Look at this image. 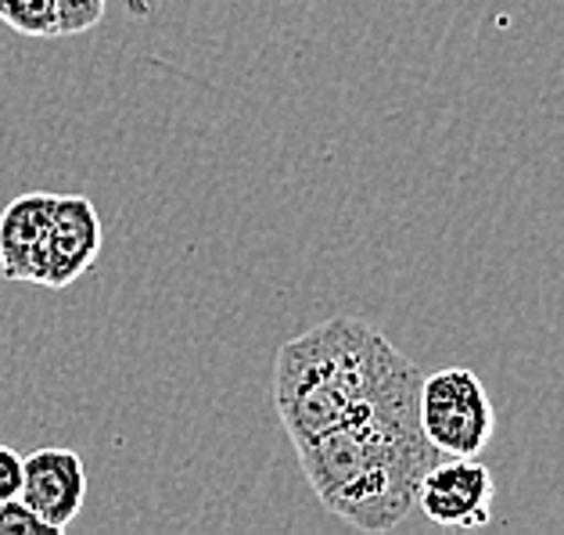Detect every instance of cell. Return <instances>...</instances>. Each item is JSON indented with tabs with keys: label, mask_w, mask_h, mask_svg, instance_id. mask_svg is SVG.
Returning <instances> with one entry per match:
<instances>
[{
	"label": "cell",
	"mask_w": 564,
	"mask_h": 535,
	"mask_svg": "<svg viewBox=\"0 0 564 535\" xmlns=\"http://www.w3.org/2000/svg\"><path fill=\"white\" fill-rule=\"evenodd\" d=\"M54 201L58 195L30 190L4 205L0 212V273L4 281L44 284Z\"/></svg>",
	"instance_id": "8992f818"
},
{
	"label": "cell",
	"mask_w": 564,
	"mask_h": 535,
	"mask_svg": "<svg viewBox=\"0 0 564 535\" xmlns=\"http://www.w3.org/2000/svg\"><path fill=\"white\" fill-rule=\"evenodd\" d=\"M421 428L443 457H478L497 432V410L467 367L435 370L421 381Z\"/></svg>",
	"instance_id": "3957f363"
},
{
	"label": "cell",
	"mask_w": 564,
	"mask_h": 535,
	"mask_svg": "<svg viewBox=\"0 0 564 535\" xmlns=\"http://www.w3.org/2000/svg\"><path fill=\"white\" fill-rule=\"evenodd\" d=\"M295 449L316 500L360 532L403 525L417 511L424 474L443 460L421 428V389L392 395Z\"/></svg>",
	"instance_id": "6da1fadb"
},
{
	"label": "cell",
	"mask_w": 564,
	"mask_h": 535,
	"mask_svg": "<svg viewBox=\"0 0 564 535\" xmlns=\"http://www.w3.org/2000/svg\"><path fill=\"white\" fill-rule=\"evenodd\" d=\"M421 370L378 327L332 317L284 341L273 360V406L302 446L392 395L417 392Z\"/></svg>",
	"instance_id": "7a4b0ae2"
},
{
	"label": "cell",
	"mask_w": 564,
	"mask_h": 535,
	"mask_svg": "<svg viewBox=\"0 0 564 535\" xmlns=\"http://www.w3.org/2000/svg\"><path fill=\"white\" fill-rule=\"evenodd\" d=\"M19 500L47 521L54 532H65L87 500V471L73 449L47 446L25 457Z\"/></svg>",
	"instance_id": "5b68a950"
},
{
	"label": "cell",
	"mask_w": 564,
	"mask_h": 535,
	"mask_svg": "<svg viewBox=\"0 0 564 535\" xmlns=\"http://www.w3.org/2000/svg\"><path fill=\"white\" fill-rule=\"evenodd\" d=\"M497 482L478 457H443L424 474L417 492V511L438 528L475 532L492 521Z\"/></svg>",
	"instance_id": "277c9868"
},
{
	"label": "cell",
	"mask_w": 564,
	"mask_h": 535,
	"mask_svg": "<svg viewBox=\"0 0 564 535\" xmlns=\"http://www.w3.org/2000/svg\"><path fill=\"white\" fill-rule=\"evenodd\" d=\"M0 22L22 36H58V0H0Z\"/></svg>",
	"instance_id": "ba28073f"
},
{
	"label": "cell",
	"mask_w": 564,
	"mask_h": 535,
	"mask_svg": "<svg viewBox=\"0 0 564 535\" xmlns=\"http://www.w3.org/2000/svg\"><path fill=\"white\" fill-rule=\"evenodd\" d=\"M33 532H51L44 517H40L33 506H25L19 496L15 500H4L0 503V535H33Z\"/></svg>",
	"instance_id": "30bf717a"
},
{
	"label": "cell",
	"mask_w": 564,
	"mask_h": 535,
	"mask_svg": "<svg viewBox=\"0 0 564 535\" xmlns=\"http://www.w3.org/2000/svg\"><path fill=\"white\" fill-rule=\"evenodd\" d=\"M108 0H58V36L94 30L105 19Z\"/></svg>",
	"instance_id": "9c48e42d"
},
{
	"label": "cell",
	"mask_w": 564,
	"mask_h": 535,
	"mask_svg": "<svg viewBox=\"0 0 564 535\" xmlns=\"http://www.w3.org/2000/svg\"><path fill=\"white\" fill-rule=\"evenodd\" d=\"M22 474H25V457H19L11 446H0V503L19 496Z\"/></svg>",
	"instance_id": "8fae6325"
},
{
	"label": "cell",
	"mask_w": 564,
	"mask_h": 535,
	"mask_svg": "<svg viewBox=\"0 0 564 535\" xmlns=\"http://www.w3.org/2000/svg\"><path fill=\"white\" fill-rule=\"evenodd\" d=\"M101 255V219L84 195H58L47 238V287H68L98 263Z\"/></svg>",
	"instance_id": "52a82bcc"
}]
</instances>
